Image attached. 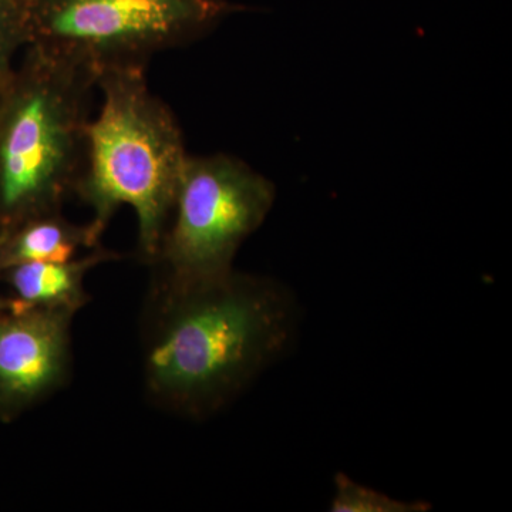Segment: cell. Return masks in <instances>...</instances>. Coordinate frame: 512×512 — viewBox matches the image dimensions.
I'll list each match as a JSON object with an SVG mask.
<instances>
[{
    "label": "cell",
    "mask_w": 512,
    "mask_h": 512,
    "mask_svg": "<svg viewBox=\"0 0 512 512\" xmlns=\"http://www.w3.org/2000/svg\"><path fill=\"white\" fill-rule=\"evenodd\" d=\"M3 231L0 271L28 262L70 261L79 249L100 247L89 224H72L62 211L36 215Z\"/></svg>",
    "instance_id": "cell-8"
},
{
    "label": "cell",
    "mask_w": 512,
    "mask_h": 512,
    "mask_svg": "<svg viewBox=\"0 0 512 512\" xmlns=\"http://www.w3.org/2000/svg\"><path fill=\"white\" fill-rule=\"evenodd\" d=\"M0 90V224L62 211L82 170L90 93L96 79L28 46Z\"/></svg>",
    "instance_id": "cell-3"
},
{
    "label": "cell",
    "mask_w": 512,
    "mask_h": 512,
    "mask_svg": "<svg viewBox=\"0 0 512 512\" xmlns=\"http://www.w3.org/2000/svg\"><path fill=\"white\" fill-rule=\"evenodd\" d=\"M296 306L284 285L231 271L151 285L141 357L151 402L187 419L220 412L291 345Z\"/></svg>",
    "instance_id": "cell-1"
},
{
    "label": "cell",
    "mask_w": 512,
    "mask_h": 512,
    "mask_svg": "<svg viewBox=\"0 0 512 512\" xmlns=\"http://www.w3.org/2000/svg\"><path fill=\"white\" fill-rule=\"evenodd\" d=\"M117 252L97 247L83 258L64 262H28L5 269L18 301L30 306L80 311L89 295L84 289L87 272L97 265L119 259Z\"/></svg>",
    "instance_id": "cell-7"
},
{
    "label": "cell",
    "mask_w": 512,
    "mask_h": 512,
    "mask_svg": "<svg viewBox=\"0 0 512 512\" xmlns=\"http://www.w3.org/2000/svg\"><path fill=\"white\" fill-rule=\"evenodd\" d=\"M275 185L228 154L188 156L151 268L156 281L195 284L234 271L239 247L264 224Z\"/></svg>",
    "instance_id": "cell-5"
},
{
    "label": "cell",
    "mask_w": 512,
    "mask_h": 512,
    "mask_svg": "<svg viewBox=\"0 0 512 512\" xmlns=\"http://www.w3.org/2000/svg\"><path fill=\"white\" fill-rule=\"evenodd\" d=\"M74 312L18 301L0 309V416L13 419L69 380Z\"/></svg>",
    "instance_id": "cell-6"
},
{
    "label": "cell",
    "mask_w": 512,
    "mask_h": 512,
    "mask_svg": "<svg viewBox=\"0 0 512 512\" xmlns=\"http://www.w3.org/2000/svg\"><path fill=\"white\" fill-rule=\"evenodd\" d=\"M3 238H5V231H0V244L3 242ZM16 299H13V301H9V299H2L0 298V309L3 308H10V306L15 305Z\"/></svg>",
    "instance_id": "cell-11"
},
{
    "label": "cell",
    "mask_w": 512,
    "mask_h": 512,
    "mask_svg": "<svg viewBox=\"0 0 512 512\" xmlns=\"http://www.w3.org/2000/svg\"><path fill=\"white\" fill-rule=\"evenodd\" d=\"M30 43L99 79L147 69L158 53L190 45L247 10L229 0H25Z\"/></svg>",
    "instance_id": "cell-4"
},
{
    "label": "cell",
    "mask_w": 512,
    "mask_h": 512,
    "mask_svg": "<svg viewBox=\"0 0 512 512\" xmlns=\"http://www.w3.org/2000/svg\"><path fill=\"white\" fill-rule=\"evenodd\" d=\"M332 512H424L430 505L424 501H403L380 493L375 488L356 483L346 474L335 477V493L330 501Z\"/></svg>",
    "instance_id": "cell-9"
},
{
    "label": "cell",
    "mask_w": 512,
    "mask_h": 512,
    "mask_svg": "<svg viewBox=\"0 0 512 512\" xmlns=\"http://www.w3.org/2000/svg\"><path fill=\"white\" fill-rule=\"evenodd\" d=\"M147 69H121L97 79L101 107L89 120L82 170L74 194L92 208L97 242L114 212L133 208L138 255L153 264L170 222L188 160L183 131L173 110L151 92Z\"/></svg>",
    "instance_id": "cell-2"
},
{
    "label": "cell",
    "mask_w": 512,
    "mask_h": 512,
    "mask_svg": "<svg viewBox=\"0 0 512 512\" xmlns=\"http://www.w3.org/2000/svg\"><path fill=\"white\" fill-rule=\"evenodd\" d=\"M30 30L25 0H0V90L15 69L12 60L20 47H28Z\"/></svg>",
    "instance_id": "cell-10"
}]
</instances>
